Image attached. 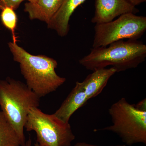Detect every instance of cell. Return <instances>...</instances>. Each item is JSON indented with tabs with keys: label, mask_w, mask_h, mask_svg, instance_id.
Listing matches in <instances>:
<instances>
[{
	"label": "cell",
	"mask_w": 146,
	"mask_h": 146,
	"mask_svg": "<svg viewBox=\"0 0 146 146\" xmlns=\"http://www.w3.org/2000/svg\"><path fill=\"white\" fill-rule=\"evenodd\" d=\"M128 1L134 6L139 5L142 3L145 2L146 1V0H128Z\"/></svg>",
	"instance_id": "cell-17"
},
{
	"label": "cell",
	"mask_w": 146,
	"mask_h": 146,
	"mask_svg": "<svg viewBox=\"0 0 146 146\" xmlns=\"http://www.w3.org/2000/svg\"><path fill=\"white\" fill-rule=\"evenodd\" d=\"M88 100L80 82H76L75 87L53 114L64 122L69 123L71 116Z\"/></svg>",
	"instance_id": "cell-9"
},
{
	"label": "cell",
	"mask_w": 146,
	"mask_h": 146,
	"mask_svg": "<svg viewBox=\"0 0 146 146\" xmlns=\"http://www.w3.org/2000/svg\"><path fill=\"white\" fill-rule=\"evenodd\" d=\"M40 99L26 84L7 77L0 80L1 111L16 130L23 146L25 144V125L30 110L38 108Z\"/></svg>",
	"instance_id": "cell-3"
},
{
	"label": "cell",
	"mask_w": 146,
	"mask_h": 146,
	"mask_svg": "<svg viewBox=\"0 0 146 146\" xmlns=\"http://www.w3.org/2000/svg\"><path fill=\"white\" fill-rule=\"evenodd\" d=\"M95 6L91 22L95 24L108 23L123 14L139 12L128 0H96Z\"/></svg>",
	"instance_id": "cell-7"
},
{
	"label": "cell",
	"mask_w": 146,
	"mask_h": 146,
	"mask_svg": "<svg viewBox=\"0 0 146 146\" xmlns=\"http://www.w3.org/2000/svg\"><path fill=\"white\" fill-rule=\"evenodd\" d=\"M25 128L35 132L36 143L40 146H71L75 138L70 123L64 122L53 114H46L38 108L30 110Z\"/></svg>",
	"instance_id": "cell-5"
},
{
	"label": "cell",
	"mask_w": 146,
	"mask_h": 146,
	"mask_svg": "<svg viewBox=\"0 0 146 146\" xmlns=\"http://www.w3.org/2000/svg\"><path fill=\"white\" fill-rule=\"evenodd\" d=\"M27 1L28 2H34L36 0H27Z\"/></svg>",
	"instance_id": "cell-19"
},
{
	"label": "cell",
	"mask_w": 146,
	"mask_h": 146,
	"mask_svg": "<svg viewBox=\"0 0 146 146\" xmlns=\"http://www.w3.org/2000/svg\"><path fill=\"white\" fill-rule=\"evenodd\" d=\"M135 107L137 109L141 111H146V98L139 102L138 104L135 105Z\"/></svg>",
	"instance_id": "cell-15"
},
{
	"label": "cell",
	"mask_w": 146,
	"mask_h": 146,
	"mask_svg": "<svg viewBox=\"0 0 146 146\" xmlns=\"http://www.w3.org/2000/svg\"><path fill=\"white\" fill-rule=\"evenodd\" d=\"M86 0H63V3L47 25L49 29L56 31L61 37L66 36L70 31V17L76 9Z\"/></svg>",
	"instance_id": "cell-8"
},
{
	"label": "cell",
	"mask_w": 146,
	"mask_h": 146,
	"mask_svg": "<svg viewBox=\"0 0 146 146\" xmlns=\"http://www.w3.org/2000/svg\"><path fill=\"white\" fill-rule=\"evenodd\" d=\"M0 146H23L16 130L0 110Z\"/></svg>",
	"instance_id": "cell-12"
},
{
	"label": "cell",
	"mask_w": 146,
	"mask_h": 146,
	"mask_svg": "<svg viewBox=\"0 0 146 146\" xmlns=\"http://www.w3.org/2000/svg\"><path fill=\"white\" fill-rule=\"evenodd\" d=\"M63 0H36L28 2L25 5L24 11L31 20H38L48 25L60 8Z\"/></svg>",
	"instance_id": "cell-10"
},
{
	"label": "cell",
	"mask_w": 146,
	"mask_h": 146,
	"mask_svg": "<svg viewBox=\"0 0 146 146\" xmlns=\"http://www.w3.org/2000/svg\"><path fill=\"white\" fill-rule=\"evenodd\" d=\"M146 46L138 40H120L106 47L92 48L79 61L86 70L94 71L112 66L117 72L136 68L145 60Z\"/></svg>",
	"instance_id": "cell-2"
},
{
	"label": "cell",
	"mask_w": 146,
	"mask_h": 146,
	"mask_svg": "<svg viewBox=\"0 0 146 146\" xmlns=\"http://www.w3.org/2000/svg\"><path fill=\"white\" fill-rule=\"evenodd\" d=\"M0 17L4 26L9 30L11 32L13 37V42H17L15 32L17 23L18 17L15 10L10 7H5L2 9Z\"/></svg>",
	"instance_id": "cell-13"
},
{
	"label": "cell",
	"mask_w": 146,
	"mask_h": 146,
	"mask_svg": "<svg viewBox=\"0 0 146 146\" xmlns=\"http://www.w3.org/2000/svg\"><path fill=\"white\" fill-rule=\"evenodd\" d=\"M25 0H0V10L5 7H10L14 10L20 6V5Z\"/></svg>",
	"instance_id": "cell-14"
},
{
	"label": "cell",
	"mask_w": 146,
	"mask_h": 146,
	"mask_svg": "<svg viewBox=\"0 0 146 146\" xmlns=\"http://www.w3.org/2000/svg\"><path fill=\"white\" fill-rule=\"evenodd\" d=\"M8 46L13 60L19 64L26 84L39 98L56 91L66 81V78L56 74L58 63L54 58L32 54L17 42H9Z\"/></svg>",
	"instance_id": "cell-1"
},
{
	"label": "cell",
	"mask_w": 146,
	"mask_h": 146,
	"mask_svg": "<svg viewBox=\"0 0 146 146\" xmlns=\"http://www.w3.org/2000/svg\"><path fill=\"white\" fill-rule=\"evenodd\" d=\"M74 146H100L95 145H91V144L87 143L84 142H78L76 143ZM109 146H127L125 145H118Z\"/></svg>",
	"instance_id": "cell-16"
},
{
	"label": "cell",
	"mask_w": 146,
	"mask_h": 146,
	"mask_svg": "<svg viewBox=\"0 0 146 146\" xmlns=\"http://www.w3.org/2000/svg\"><path fill=\"white\" fill-rule=\"evenodd\" d=\"M117 73L114 68H103L93 71L80 82L88 100L99 95L112 76Z\"/></svg>",
	"instance_id": "cell-11"
},
{
	"label": "cell",
	"mask_w": 146,
	"mask_h": 146,
	"mask_svg": "<svg viewBox=\"0 0 146 146\" xmlns=\"http://www.w3.org/2000/svg\"><path fill=\"white\" fill-rule=\"evenodd\" d=\"M32 145V140L31 138L29 137L28 141L26 142L24 146H31ZM35 146H40L38 145L37 143H35Z\"/></svg>",
	"instance_id": "cell-18"
},
{
	"label": "cell",
	"mask_w": 146,
	"mask_h": 146,
	"mask_svg": "<svg viewBox=\"0 0 146 146\" xmlns=\"http://www.w3.org/2000/svg\"><path fill=\"white\" fill-rule=\"evenodd\" d=\"M93 48L106 47L124 39L136 40L146 31V17L127 13L105 23L96 24Z\"/></svg>",
	"instance_id": "cell-6"
},
{
	"label": "cell",
	"mask_w": 146,
	"mask_h": 146,
	"mask_svg": "<svg viewBox=\"0 0 146 146\" xmlns=\"http://www.w3.org/2000/svg\"><path fill=\"white\" fill-rule=\"evenodd\" d=\"M108 112L112 125L101 130L116 133L127 146L146 145V111L137 109L123 98L113 104Z\"/></svg>",
	"instance_id": "cell-4"
}]
</instances>
